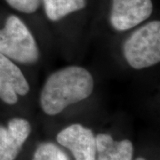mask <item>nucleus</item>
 I'll use <instances>...</instances> for the list:
<instances>
[{
  "label": "nucleus",
  "instance_id": "obj_1",
  "mask_svg": "<svg viewBox=\"0 0 160 160\" xmlns=\"http://www.w3.org/2000/svg\"><path fill=\"white\" fill-rule=\"evenodd\" d=\"M94 87L91 73L79 66H69L49 76L40 94V105L49 116L91 96Z\"/></svg>",
  "mask_w": 160,
  "mask_h": 160
},
{
  "label": "nucleus",
  "instance_id": "obj_2",
  "mask_svg": "<svg viewBox=\"0 0 160 160\" xmlns=\"http://www.w3.org/2000/svg\"><path fill=\"white\" fill-rule=\"evenodd\" d=\"M0 53L23 64L38 62L39 50L33 35L26 24L15 15L7 18L0 29Z\"/></svg>",
  "mask_w": 160,
  "mask_h": 160
},
{
  "label": "nucleus",
  "instance_id": "obj_3",
  "mask_svg": "<svg viewBox=\"0 0 160 160\" xmlns=\"http://www.w3.org/2000/svg\"><path fill=\"white\" fill-rule=\"evenodd\" d=\"M124 56L132 68L142 69L160 62V22L145 24L126 40Z\"/></svg>",
  "mask_w": 160,
  "mask_h": 160
},
{
  "label": "nucleus",
  "instance_id": "obj_4",
  "mask_svg": "<svg viewBox=\"0 0 160 160\" xmlns=\"http://www.w3.org/2000/svg\"><path fill=\"white\" fill-rule=\"evenodd\" d=\"M152 11L151 0H112L110 23L116 30L126 31L146 21Z\"/></svg>",
  "mask_w": 160,
  "mask_h": 160
},
{
  "label": "nucleus",
  "instance_id": "obj_5",
  "mask_svg": "<svg viewBox=\"0 0 160 160\" xmlns=\"http://www.w3.org/2000/svg\"><path fill=\"white\" fill-rule=\"evenodd\" d=\"M56 140L72 152L75 160H96V138L91 129L73 124L60 132Z\"/></svg>",
  "mask_w": 160,
  "mask_h": 160
},
{
  "label": "nucleus",
  "instance_id": "obj_6",
  "mask_svg": "<svg viewBox=\"0 0 160 160\" xmlns=\"http://www.w3.org/2000/svg\"><path fill=\"white\" fill-rule=\"evenodd\" d=\"M29 92V84L22 71L11 59L0 53V99L13 105L19 96H25Z\"/></svg>",
  "mask_w": 160,
  "mask_h": 160
},
{
  "label": "nucleus",
  "instance_id": "obj_7",
  "mask_svg": "<svg viewBox=\"0 0 160 160\" xmlns=\"http://www.w3.org/2000/svg\"><path fill=\"white\" fill-rule=\"evenodd\" d=\"M30 132V124L24 118H12L7 126L0 125V160H15Z\"/></svg>",
  "mask_w": 160,
  "mask_h": 160
},
{
  "label": "nucleus",
  "instance_id": "obj_8",
  "mask_svg": "<svg viewBox=\"0 0 160 160\" xmlns=\"http://www.w3.org/2000/svg\"><path fill=\"white\" fill-rule=\"evenodd\" d=\"M95 138L96 160H132L133 146L131 141H115L107 133H100Z\"/></svg>",
  "mask_w": 160,
  "mask_h": 160
},
{
  "label": "nucleus",
  "instance_id": "obj_9",
  "mask_svg": "<svg viewBox=\"0 0 160 160\" xmlns=\"http://www.w3.org/2000/svg\"><path fill=\"white\" fill-rule=\"evenodd\" d=\"M43 2L46 16L52 22L60 21L86 6V0H43Z\"/></svg>",
  "mask_w": 160,
  "mask_h": 160
},
{
  "label": "nucleus",
  "instance_id": "obj_10",
  "mask_svg": "<svg viewBox=\"0 0 160 160\" xmlns=\"http://www.w3.org/2000/svg\"><path fill=\"white\" fill-rule=\"evenodd\" d=\"M32 160H70L69 156L52 142L41 143L35 151Z\"/></svg>",
  "mask_w": 160,
  "mask_h": 160
},
{
  "label": "nucleus",
  "instance_id": "obj_11",
  "mask_svg": "<svg viewBox=\"0 0 160 160\" xmlns=\"http://www.w3.org/2000/svg\"><path fill=\"white\" fill-rule=\"evenodd\" d=\"M15 10L24 13H33L38 9L41 0H6Z\"/></svg>",
  "mask_w": 160,
  "mask_h": 160
},
{
  "label": "nucleus",
  "instance_id": "obj_12",
  "mask_svg": "<svg viewBox=\"0 0 160 160\" xmlns=\"http://www.w3.org/2000/svg\"><path fill=\"white\" fill-rule=\"evenodd\" d=\"M135 160H146L145 158H136Z\"/></svg>",
  "mask_w": 160,
  "mask_h": 160
}]
</instances>
